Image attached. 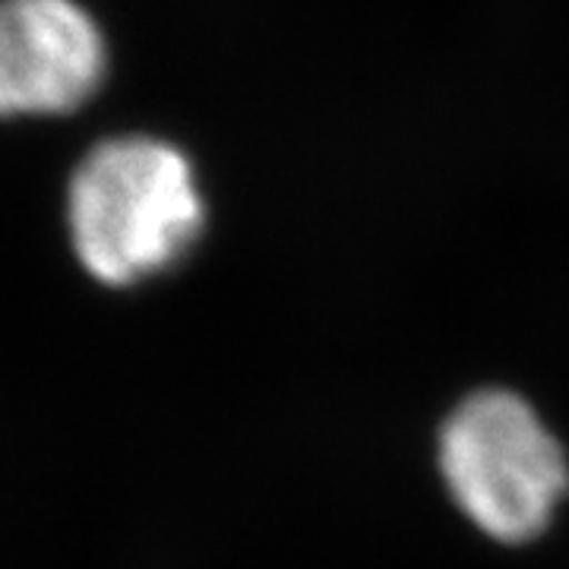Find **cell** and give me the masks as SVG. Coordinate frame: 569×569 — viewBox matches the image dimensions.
<instances>
[{
    "label": "cell",
    "mask_w": 569,
    "mask_h": 569,
    "mask_svg": "<svg viewBox=\"0 0 569 569\" xmlns=\"http://www.w3.org/2000/svg\"><path fill=\"white\" fill-rule=\"evenodd\" d=\"M67 241L92 282L137 288L168 276L203 241L209 206L193 159L152 133L104 137L63 200Z\"/></svg>",
    "instance_id": "6da1fadb"
},
{
    "label": "cell",
    "mask_w": 569,
    "mask_h": 569,
    "mask_svg": "<svg viewBox=\"0 0 569 569\" xmlns=\"http://www.w3.org/2000/svg\"><path fill=\"white\" fill-rule=\"evenodd\" d=\"M108 77V39L80 0H0V118H61Z\"/></svg>",
    "instance_id": "3957f363"
},
{
    "label": "cell",
    "mask_w": 569,
    "mask_h": 569,
    "mask_svg": "<svg viewBox=\"0 0 569 569\" xmlns=\"http://www.w3.org/2000/svg\"><path fill=\"white\" fill-rule=\"evenodd\" d=\"M437 468L459 512L500 545L545 535L569 493L567 449L512 389H478L449 411Z\"/></svg>",
    "instance_id": "7a4b0ae2"
}]
</instances>
